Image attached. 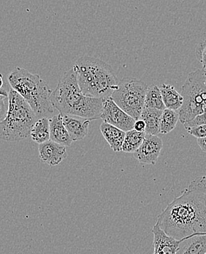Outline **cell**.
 I'll list each match as a JSON object with an SVG mask.
<instances>
[{
    "instance_id": "obj_1",
    "label": "cell",
    "mask_w": 206,
    "mask_h": 254,
    "mask_svg": "<svg viewBox=\"0 0 206 254\" xmlns=\"http://www.w3.org/2000/svg\"><path fill=\"white\" fill-rule=\"evenodd\" d=\"M157 223L175 240L206 233V195L187 188L167 205Z\"/></svg>"
},
{
    "instance_id": "obj_2",
    "label": "cell",
    "mask_w": 206,
    "mask_h": 254,
    "mask_svg": "<svg viewBox=\"0 0 206 254\" xmlns=\"http://www.w3.org/2000/svg\"><path fill=\"white\" fill-rule=\"evenodd\" d=\"M52 105L62 115L76 116L90 121L100 119L104 99L85 96L78 84L74 70L64 73L52 91Z\"/></svg>"
},
{
    "instance_id": "obj_3",
    "label": "cell",
    "mask_w": 206,
    "mask_h": 254,
    "mask_svg": "<svg viewBox=\"0 0 206 254\" xmlns=\"http://www.w3.org/2000/svg\"><path fill=\"white\" fill-rule=\"evenodd\" d=\"M73 69L81 91L89 97H111L120 82L112 67L98 58L82 57L76 61Z\"/></svg>"
},
{
    "instance_id": "obj_4",
    "label": "cell",
    "mask_w": 206,
    "mask_h": 254,
    "mask_svg": "<svg viewBox=\"0 0 206 254\" xmlns=\"http://www.w3.org/2000/svg\"><path fill=\"white\" fill-rule=\"evenodd\" d=\"M7 80L10 88L24 98L38 119L51 118L54 112L51 99L52 91L39 75L16 67L9 73Z\"/></svg>"
},
{
    "instance_id": "obj_5",
    "label": "cell",
    "mask_w": 206,
    "mask_h": 254,
    "mask_svg": "<svg viewBox=\"0 0 206 254\" xmlns=\"http://www.w3.org/2000/svg\"><path fill=\"white\" fill-rule=\"evenodd\" d=\"M8 99L7 115L0 122V139L7 142L25 140L30 137L38 117L24 98L13 88L9 90Z\"/></svg>"
},
{
    "instance_id": "obj_6",
    "label": "cell",
    "mask_w": 206,
    "mask_h": 254,
    "mask_svg": "<svg viewBox=\"0 0 206 254\" xmlns=\"http://www.w3.org/2000/svg\"><path fill=\"white\" fill-rule=\"evenodd\" d=\"M181 92L184 102L178 114L180 122L184 125L206 112L205 71L202 68L189 73Z\"/></svg>"
},
{
    "instance_id": "obj_7",
    "label": "cell",
    "mask_w": 206,
    "mask_h": 254,
    "mask_svg": "<svg viewBox=\"0 0 206 254\" xmlns=\"http://www.w3.org/2000/svg\"><path fill=\"white\" fill-rule=\"evenodd\" d=\"M148 85L135 78L125 77L119 82L111 97L117 105L135 121L140 119L145 106Z\"/></svg>"
},
{
    "instance_id": "obj_8",
    "label": "cell",
    "mask_w": 206,
    "mask_h": 254,
    "mask_svg": "<svg viewBox=\"0 0 206 254\" xmlns=\"http://www.w3.org/2000/svg\"><path fill=\"white\" fill-rule=\"evenodd\" d=\"M103 122L123 130L125 132L133 129L135 120L113 100L112 98L104 99L101 117Z\"/></svg>"
},
{
    "instance_id": "obj_9",
    "label": "cell",
    "mask_w": 206,
    "mask_h": 254,
    "mask_svg": "<svg viewBox=\"0 0 206 254\" xmlns=\"http://www.w3.org/2000/svg\"><path fill=\"white\" fill-rule=\"evenodd\" d=\"M163 148L162 139L157 135L146 134L140 146L133 153L134 157L142 164L155 165Z\"/></svg>"
},
{
    "instance_id": "obj_10",
    "label": "cell",
    "mask_w": 206,
    "mask_h": 254,
    "mask_svg": "<svg viewBox=\"0 0 206 254\" xmlns=\"http://www.w3.org/2000/svg\"><path fill=\"white\" fill-rule=\"evenodd\" d=\"M38 151L41 161L51 167L59 165L68 157L66 146L51 140L39 144Z\"/></svg>"
},
{
    "instance_id": "obj_11",
    "label": "cell",
    "mask_w": 206,
    "mask_h": 254,
    "mask_svg": "<svg viewBox=\"0 0 206 254\" xmlns=\"http://www.w3.org/2000/svg\"><path fill=\"white\" fill-rule=\"evenodd\" d=\"M152 233L154 235L153 254H176L182 240H175L166 235L157 223L152 229Z\"/></svg>"
},
{
    "instance_id": "obj_12",
    "label": "cell",
    "mask_w": 206,
    "mask_h": 254,
    "mask_svg": "<svg viewBox=\"0 0 206 254\" xmlns=\"http://www.w3.org/2000/svg\"><path fill=\"white\" fill-rule=\"evenodd\" d=\"M76 116L62 115L64 125L73 141H79L86 137L91 122L88 119L80 117L76 119Z\"/></svg>"
},
{
    "instance_id": "obj_13",
    "label": "cell",
    "mask_w": 206,
    "mask_h": 254,
    "mask_svg": "<svg viewBox=\"0 0 206 254\" xmlns=\"http://www.w3.org/2000/svg\"><path fill=\"white\" fill-rule=\"evenodd\" d=\"M176 254H206V233L181 239Z\"/></svg>"
},
{
    "instance_id": "obj_14",
    "label": "cell",
    "mask_w": 206,
    "mask_h": 254,
    "mask_svg": "<svg viewBox=\"0 0 206 254\" xmlns=\"http://www.w3.org/2000/svg\"><path fill=\"white\" fill-rule=\"evenodd\" d=\"M50 140L64 145L70 146L73 143L62 120V115L59 113L49 119Z\"/></svg>"
},
{
    "instance_id": "obj_15",
    "label": "cell",
    "mask_w": 206,
    "mask_h": 254,
    "mask_svg": "<svg viewBox=\"0 0 206 254\" xmlns=\"http://www.w3.org/2000/svg\"><path fill=\"white\" fill-rule=\"evenodd\" d=\"M100 131L104 138L106 140L114 151H122V145L126 134L124 131L105 122H103L100 125Z\"/></svg>"
},
{
    "instance_id": "obj_16",
    "label": "cell",
    "mask_w": 206,
    "mask_h": 254,
    "mask_svg": "<svg viewBox=\"0 0 206 254\" xmlns=\"http://www.w3.org/2000/svg\"><path fill=\"white\" fill-rule=\"evenodd\" d=\"M160 90L165 108L175 111L179 110L184 102L182 95L178 93L174 86L167 84H163L160 86Z\"/></svg>"
},
{
    "instance_id": "obj_17",
    "label": "cell",
    "mask_w": 206,
    "mask_h": 254,
    "mask_svg": "<svg viewBox=\"0 0 206 254\" xmlns=\"http://www.w3.org/2000/svg\"><path fill=\"white\" fill-rule=\"evenodd\" d=\"M163 110L150 109L144 108L141 113L140 119L146 124V134L157 135L160 133V121Z\"/></svg>"
},
{
    "instance_id": "obj_18",
    "label": "cell",
    "mask_w": 206,
    "mask_h": 254,
    "mask_svg": "<svg viewBox=\"0 0 206 254\" xmlns=\"http://www.w3.org/2000/svg\"><path fill=\"white\" fill-rule=\"evenodd\" d=\"M30 137L33 141L38 144H41L50 140L49 119L48 118L38 119L32 127Z\"/></svg>"
},
{
    "instance_id": "obj_19",
    "label": "cell",
    "mask_w": 206,
    "mask_h": 254,
    "mask_svg": "<svg viewBox=\"0 0 206 254\" xmlns=\"http://www.w3.org/2000/svg\"><path fill=\"white\" fill-rule=\"evenodd\" d=\"M146 133L140 132L132 129L126 131L122 145V151L125 153H134L140 146L144 140Z\"/></svg>"
},
{
    "instance_id": "obj_20",
    "label": "cell",
    "mask_w": 206,
    "mask_h": 254,
    "mask_svg": "<svg viewBox=\"0 0 206 254\" xmlns=\"http://www.w3.org/2000/svg\"><path fill=\"white\" fill-rule=\"evenodd\" d=\"M178 121L179 114L178 112L165 108L160 117V133L168 134L175 128Z\"/></svg>"
},
{
    "instance_id": "obj_21",
    "label": "cell",
    "mask_w": 206,
    "mask_h": 254,
    "mask_svg": "<svg viewBox=\"0 0 206 254\" xmlns=\"http://www.w3.org/2000/svg\"><path fill=\"white\" fill-rule=\"evenodd\" d=\"M144 108L163 110V111L165 109V106L163 103V98H162L161 92L160 88L157 85H152L151 86H148L146 99H145Z\"/></svg>"
},
{
    "instance_id": "obj_22",
    "label": "cell",
    "mask_w": 206,
    "mask_h": 254,
    "mask_svg": "<svg viewBox=\"0 0 206 254\" xmlns=\"http://www.w3.org/2000/svg\"><path fill=\"white\" fill-rule=\"evenodd\" d=\"M187 189L198 191L206 195V175L198 177L191 182Z\"/></svg>"
},
{
    "instance_id": "obj_23",
    "label": "cell",
    "mask_w": 206,
    "mask_h": 254,
    "mask_svg": "<svg viewBox=\"0 0 206 254\" xmlns=\"http://www.w3.org/2000/svg\"><path fill=\"white\" fill-rule=\"evenodd\" d=\"M197 59L201 63L203 69L206 71V38L201 41L196 48Z\"/></svg>"
},
{
    "instance_id": "obj_24",
    "label": "cell",
    "mask_w": 206,
    "mask_h": 254,
    "mask_svg": "<svg viewBox=\"0 0 206 254\" xmlns=\"http://www.w3.org/2000/svg\"><path fill=\"white\" fill-rule=\"evenodd\" d=\"M204 125H206V113H203V114L199 115V116L195 117V119L189 121V122L184 124L183 125H184L186 130H188L189 128H193V127Z\"/></svg>"
},
{
    "instance_id": "obj_25",
    "label": "cell",
    "mask_w": 206,
    "mask_h": 254,
    "mask_svg": "<svg viewBox=\"0 0 206 254\" xmlns=\"http://www.w3.org/2000/svg\"><path fill=\"white\" fill-rule=\"evenodd\" d=\"M188 131L189 134L191 135L194 136L196 138H202V137H206V125H201V126H198L193 127V128H189L187 130Z\"/></svg>"
},
{
    "instance_id": "obj_26",
    "label": "cell",
    "mask_w": 206,
    "mask_h": 254,
    "mask_svg": "<svg viewBox=\"0 0 206 254\" xmlns=\"http://www.w3.org/2000/svg\"><path fill=\"white\" fill-rule=\"evenodd\" d=\"M8 96L0 95V122L5 118L8 110Z\"/></svg>"
},
{
    "instance_id": "obj_27",
    "label": "cell",
    "mask_w": 206,
    "mask_h": 254,
    "mask_svg": "<svg viewBox=\"0 0 206 254\" xmlns=\"http://www.w3.org/2000/svg\"><path fill=\"white\" fill-rule=\"evenodd\" d=\"M133 128L137 131H140V132H145L146 124H145L144 121L142 120V119L135 121Z\"/></svg>"
},
{
    "instance_id": "obj_28",
    "label": "cell",
    "mask_w": 206,
    "mask_h": 254,
    "mask_svg": "<svg viewBox=\"0 0 206 254\" xmlns=\"http://www.w3.org/2000/svg\"><path fill=\"white\" fill-rule=\"evenodd\" d=\"M197 143L199 145L204 152L206 153V137H202V138H197Z\"/></svg>"
},
{
    "instance_id": "obj_29",
    "label": "cell",
    "mask_w": 206,
    "mask_h": 254,
    "mask_svg": "<svg viewBox=\"0 0 206 254\" xmlns=\"http://www.w3.org/2000/svg\"><path fill=\"white\" fill-rule=\"evenodd\" d=\"M8 92L6 90H3V91H0V95H2V96H8Z\"/></svg>"
},
{
    "instance_id": "obj_30",
    "label": "cell",
    "mask_w": 206,
    "mask_h": 254,
    "mask_svg": "<svg viewBox=\"0 0 206 254\" xmlns=\"http://www.w3.org/2000/svg\"><path fill=\"white\" fill-rule=\"evenodd\" d=\"M205 75H206V71H205Z\"/></svg>"
},
{
    "instance_id": "obj_31",
    "label": "cell",
    "mask_w": 206,
    "mask_h": 254,
    "mask_svg": "<svg viewBox=\"0 0 206 254\" xmlns=\"http://www.w3.org/2000/svg\"></svg>"
}]
</instances>
